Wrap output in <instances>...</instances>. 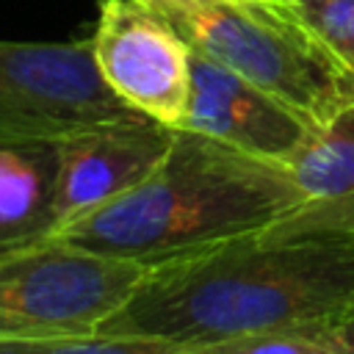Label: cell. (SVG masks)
<instances>
[{
    "mask_svg": "<svg viewBox=\"0 0 354 354\" xmlns=\"http://www.w3.org/2000/svg\"><path fill=\"white\" fill-rule=\"evenodd\" d=\"M354 313V232L268 224L210 249L149 266L100 326L155 340L166 354H213L221 343Z\"/></svg>",
    "mask_w": 354,
    "mask_h": 354,
    "instance_id": "6da1fadb",
    "label": "cell"
},
{
    "mask_svg": "<svg viewBox=\"0 0 354 354\" xmlns=\"http://www.w3.org/2000/svg\"><path fill=\"white\" fill-rule=\"evenodd\" d=\"M301 199L285 163L174 127L169 152L138 185L66 218L44 238L158 266L266 230Z\"/></svg>",
    "mask_w": 354,
    "mask_h": 354,
    "instance_id": "7a4b0ae2",
    "label": "cell"
},
{
    "mask_svg": "<svg viewBox=\"0 0 354 354\" xmlns=\"http://www.w3.org/2000/svg\"><path fill=\"white\" fill-rule=\"evenodd\" d=\"M149 266L61 238L0 249V351L166 354L155 340L100 326L130 299Z\"/></svg>",
    "mask_w": 354,
    "mask_h": 354,
    "instance_id": "3957f363",
    "label": "cell"
},
{
    "mask_svg": "<svg viewBox=\"0 0 354 354\" xmlns=\"http://www.w3.org/2000/svg\"><path fill=\"white\" fill-rule=\"evenodd\" d=\"M183 41L293 105L315 127L354 102L343 64L288 0H138Z\"/></svg>",
    "mask_w": 354,
    "mask_h": 354,
    "instance_id": "277c9868",
    "label": "cell"
},
{
    "mask_svg": "<svg viewBox=\"0 0 354 354\" xmlns=\"http://www.w3.org/2000/svg\"><path fill=\"white\" fill-rule=\"evenodd\" d=\"M102 80L91 39H0V144H55L108 124L144 122Z\"/></svg>",
    "mask_w": 354,
    "mask_h": 354,
    "instance_id": "5b68a950",
    "label": "cell"
},
{
    "mask_svg": "<svg viewBox=\"0 0 354 354\" xmlns=\"http://www.w3.org/2000/svg\"><path fill=\"white\" fill-rule=\"evenodd\" d=\"M91 50L102 80L144 116L180 127L191 94V50L138 0H100Z\"/></svg>",
    "mask_w": 354,
    "mask_h": 354,
    "instance_id": "8992f818",
    "label": "cell"
},
{
    "mask_svg": "<svg viewBox=\"0 0 354 354\" xmlns=\"http://www.w3.org/2000/svg\"><path fill=\"white\" fill-rule=\"evenodd\" d=\"M180 127L277 163H285L315 130L282 97L194 50L191 94Z\"/></svg>",
    "mask_w": 354,
    "mask_h": 354,
    "instance_id": "52a82bcc",
    "label": "cell"
},
{
    "mask_svg": "<svg viewBox=\"0 0 354 354\" xmlns=\"http://www.w3.org/2000/svg\"><path fill=\"white\" fill-rule=\"evenodd\" d=\"M174 127L144 119L55 141L53 227L138 185L163 160Z\"/></svg>",
    "mask_w": 354,
    "mask_h": 354,
    "instance_id": "ba28073f",
    "label": "cell"
},
{
    "mask_svg": "<svg viewBox=\"0 0 354 354\" xmlns=\"http://www.w3.org/2000/svg\"><path fill=\"white\" fill-rule=\"evenodd\" d=\"M285 169L304 199L277 224L354 232V102L315 127L285 160Z\"/></svg>",
    "mask_w": 354,
    "mask_h": 354,
    "instance_id": "9c48e42d",
    "label": "cell"
},
{
    "mask_svg": "<svg viewBox=\"0 0 354 354\" xmlns=\"http://www.w3.org/2000/svg\"><path fill=\"white\" fill-rule=\"evenodd\" d=\"M55 144H0V249L53 227Z\"/></svg>",
    "mask_w": 354,
    "mask_h": 354,
    "instance_id": "30bf717a",
    "label": "cell"
},
{
    "mask_svg": "<svg viewBox=\"0 0 354 354\" xmlns=\"http://www.w3.org/2000/svg\"><path fill=\"white\" fill-rule=\"evenodd\" d=\"M213 354H340V346L335 324H301L227 340Z\"/></svg>",
    "mask_w": 354,
    "mask_h": 354,
    "instance_id": "8fae6325",
    "label": "cell"
},
{
    "mask_svg": "<svg viewBox=\"0 0 354 354\" xmlns=\"http://www.w3.org/2000/svg\"><path fill=\"white\" fill-rule=\"evenodd\" d=\"M304 25L354 69V0H288Z\"/></svg>",
    "mask_w": 354,
    "mask_h": 354,
    "instance_id": "7c38bea8",
    "label": "cell"
},
{
    "mask_svg": "<svg viewBox=\"0 0 354 354\" xmlns=\"http://www.w3.org/2000/svg\"><path fill=\"white\" fill-rule=\"evenodd\" d=\"M337 346L340 354H354V313L337 324Z\"/></svg>",
    "mask_w": 354,
    "mask_h": 354,
    "instance_id": "4fadbf2b",
    "label": "cell"
}]
</instances>
